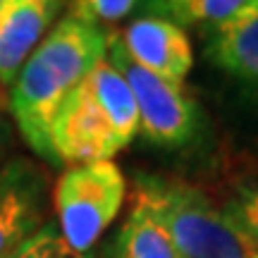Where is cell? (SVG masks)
Returning a JSON list of instances; mask_svg holds the SVG:
<instances>
[{
  "instance_id": "obj_8",
  "label": "cell",
  "mask_w": 258,
  "mask_h": 258,
  "mask_svg": "<svg viewBox=\"0 0 258 258\" xmlns=\"http://www.w3.org/2000/svg\"><path fill=\"white\" fill-rule=\"evenodd\" d=\"M64 0H5L0 8V86L8 91L29 53L41 43Z\"/></svg>"
},
{
  "instance_id": "obj_14",
  "label": "cell",
  "mask_w": 258,
  "mask_h": 258,
  "mask_svg": "<svg viewBox=\"0 0 258 258\" xmlns=\"http://www.w3.org/2000/svg\"><path fill=\"white\" fill-rule=\"evenodd\" d=\"M227 208L258 246V179H251L246 184H241L234 201Z\"/></svg>"
},
{
  "instance_id": "obj_5",
  "label": "cell",
  "mask_w": 258,
  "mask_h": 258,
  "mask_svg": "<svg viewBox=\"0 0 258 258\" xmlns=\"http://www.w3.org/2000/svg\"><path fill=\"white\" fill-rule=\"evenodd\" d=\"M108 62L120 72L134 96L139 112V132L148 141L158 146H184L189 139H194L201 122V110L186 93L184 84L167 82L163 77L139 67L117 41V34L110 36Z\"/></svg>"
},
{
  "instance_id": "obj_12",
  "label": "cell",
  "mask_w": 258,
  "mask_h": 258,
  "mask_svg": "<svg viewBox=\"0 0 258 258\" xmlns=\"http://www.w3.org/2000/svg\"><path fill=\"white\" fill-rule=\"evenodd\" d=\"M8 258H96V256L89 253V251H74L62 239L55 222L48 220L31 239H27Z\"/></svg>"
},
{
  "instance_id": "obj_10",
  "label": "cell",
  "mask_w": 258,
  "mask_h": 258,
  "mask_svg": "<svg viewBox=\"0 0 258 258\" xmlns=\"http://www.w3.org/2000/svg\"><path fill=\"white\" fill-rule=\"evenodd\" d=\"M105 258H177L163 222L139 191L134 194L129 215L108 241Z\"/></svg>"
},
{
  "instance_id": "obj_4",
  "label": "cell",
  "mask_w": 258,
  "mask_h": 258,
  "mask_svg": "<svg viewBox=\"0 0 258 258\" xmlns=\"http://www.w3.org/2000/svg\"><path fill=\"white\" fill-rule=\"evenodd\" d=\"M127 196V182L112 160L70 165L53 189L57 230L74 251H89L108 230Z\"/></svg>"
},
{
  "instance_id": "obj_3",
  "label": "cell",
  "mask_w": 258,
  "mask_h": 258,
  "mask_svg": "<svg viewBox=\"0 0 258 258\" xmlns=\"http://www.w3.org/2000/svg\"><path fill=\"white\" fill-rule=\"evenodd\" d=\"M137 191L151 203L177 258H258V246L232 215L199 186L170 177L139 175Z\"/></svg>"
},
{
  "instance_id": "obj_17",
  "label": "cell",
  "mask_w": 258,
  "mask_h": 258,
  "mask_svg": "<svg viewBox=\"0 0 258 258\" xmlns=\"http://www.w3.org/2000/svg\"><path fill=\"white\" fill-rule=\"evenodd\" d=\"M3 3H5V0H0V8H3Z\"/></svg>"
},
{
  "instance_id": "obj_9",
  "label": "cell",
  "mask_w": 258,
  "mask_h": 258,
  "mask_svg": "<svg viewBox=\"0 0 258 258\" xmlns=\"http://www.w3.org/2000/svg\"><path fill=\"white\" fill-rule=\"evenodd\" d=\"M206 57L246 82H258V15H232L213 24Z\"/></svg>"
},
{
  "instance_id": "obj_11",
  "label": "cell",
  "mask_w": 258,
  "mask_h": 258,
  "mask_svg": "<svg viewBox=\"0 0 258 258\" xmlns=\"http://www.w3.org/2000/svg\"><path fill=\"white\" fill-rule=\"evenodd\" d=\"M249 0H139L141 15L160 17L177 27L220 24L237 15Z\"/></svg>"
},
{
  "instance_id": "obj_16",
  "label": "cell",
  "mask_w": 258,
  "mask_h": 258,
  "mask_svg": "<svg viewBox=\"0 0 258 258\" xmlns=\"http://www.w3.org/2000/svg\"><path fill=\"white\" fill-rule=\"evenodd\" d=\"M237 15H258V0H249Z\"/></svg>"
},
{
  "instance_id": "obj_1",
  "label": "cell",
  "mask_w": 258,
  "mask_h": 258,
  "mask_svg": "<svg viewBox=\"0 0 258 258\" xmlns=\"http://www.w3.org/2000/svg\"><path fill=\"white\" fill-rule=\"evenodd\" d=\"M110 36L105 27L67 10L8 86L5 98L12 124L48 165H57L50 151V122L60 103L108 57Z\"/></svg>"
},
{
  "instance_id": "obj_7",
  "label": "cell",
  "mask_w": 258,
  "mask_h": 258,
  "mask_svg": "<svg viewBox=\"0 0 258 258\" xmlns=\"http://www.w3.org/2000/svg\"><path fill=\"white\" fill-rule=\"evenodd\" d=\"M117 41L139 67L167 82L184 84L194 67L191 41L186 38L184 29L160 17L141 15L122 29Z\"/></svg>"
},
{
  "instance_id": "obj_13",
  "label": "cell",
  "mask_w": 258,
  "mask_h": 258,
  "mask_svg": "<svg viewBox=\"0 0 258 258\" xmlns=\"http://www.w3.org/2000/svg\"><path fill=\"white\" fill-rule=\"evenodd\" d=\"M139 0H74L70 12L89 19L93 24H115L137 8Z\"/></svg>"
},
{
  "instance_id": "obj_2",
  "label": "cell",
  "mask_w": 258,
  "mask_h": 258,
  "mask_svg": "<svg viewBox=\"0 0 258 258\" xmlns=\"http://www.w3.org/2000/svg\"><path fill=\"white\" fill-rule=\"evenodd\" d=\"M139 134L134 96L108 57L74 89L50 122L57 165L112 160Z\"/></svg>"
},
{
  "instance_id": "obj_6",
  "label": "cell",
  "mask_w": 258,
  "mask_h": 258,
  "mask_svg": "<svg viewBox=\"0 0 258 258\" xmlns=\"http://www.w3.org/2000/svg\"><path fill=\"white\" fill-rule=\"evenodd\" d=\"M48 179L24 156L0 160V258L31 239L48 222Z\"/></svg>"
},
{
  "instance_id": "obj_15",
  "label": "cell",
  "mask_w": 258,
  "mask_h": 258,
  "mask_svg": "<svg viewBox=\"0 0 258 258\" xmlns=\"http://www.w3.org/2000/svg\"><path fill=\"white\" fill-rule=\"evenodd\" d=\"M12 139H15V124L8 112V98L3 96V86H0V158L10 151Z\"/></svg>"
}]
</instances>
